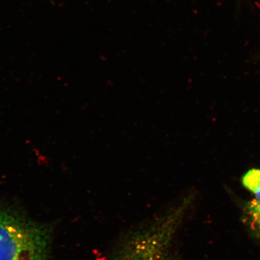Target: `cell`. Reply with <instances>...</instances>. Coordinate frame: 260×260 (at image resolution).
Instances as JSON below:
<instances>
[{"label":"cell","mask_w":260,"mask_h":260,"mask_svg":"<svg viewBox=\"0 0 260 260\" xmlns=\"http://www.w3.org/2000/svg\"><path fill=\"white\" fill-rule=\"evenodd\" d=\"M193 200L187 195L126 233L110 260H174L175 239Z\"/></svg>","instance_id":"obj_1"},{"label":"cell","mask_w":260,"mask_h":260,"mask_svg":"<svg viewBox=\"0 0 260 260\" xmlns=\"http://www.w3.org/2000/svg\"><path fill=\"white\" fill-rule=\"evenodd\" d=\"M53 239V226L0 202V260H48Z\"/></svg>","instance_id":"obj_2"},{"label":"cell","mask_w":260,"mask_h":260,"mask_svg":"<svg viewBox=\"0 0 260 260\" xmlns=\"http://www.w3.org/2000/svg\"><path fill=\"white\" fill-rule=\"evenodd\" d=\"M243 222L251 235L260 241V202L253 200L243 207Z\"/></svg>","instance_id":"obj_3"},{"label":"cell","mask_w":260,"mask_h":260,"mask_svg":"<svg viewBox=\"0 0 260 260\" xmlns=\"http://www.w3.org/2000/svg\"><path fill=\"white\" fill-rule=\"evenodd\" d=\"M242 183L260 202V170L253 169L246 172L242 178Z\"/></svg>","instance_id":"obj_4"}]
</instances>
